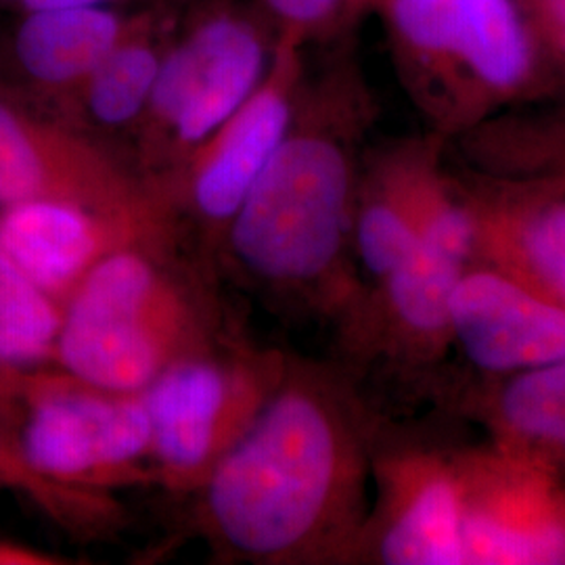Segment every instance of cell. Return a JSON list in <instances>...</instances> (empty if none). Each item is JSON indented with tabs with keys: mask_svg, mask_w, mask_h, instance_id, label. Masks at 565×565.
<instances>
[{
	"mask_svg": "<svg viewBox=\"0 0 565 565\" xmlns=\"http://www.w3.org/2000/svg\"><path fill=\"white\" fill-rule=\"evenodd\" d=\"M380 427L345 364L287 354L256 422L193 494V527L228 564H354Z\"/></svg>",
	"mask_w": 565,
	"mask_h": 565,
	"instance_id": "cell-1",
	"label": "cell"
},
{
	"mask_svg": "<svg viewBox=\"0 0 565 565\" xmlns=\"http://www.w3.org/2000/svg\"><path fill=\"white\" fill-rule=\"evenodd\" d=\"M366 102L303 78L294 118L224 233L218 264L289 310L340 323L363 287L352 258Z\"/></svg>",
	"mask_w": 565,
	"mask_h": 565,
	"instance_id": "cell-2",
	"label": "cell"
},
{
	"mask_svg": "<svg viewBox=\"0 0 565 565\" xmlns=\"http://www.w3.org/2000/svg\"><path fill=\"white\" fill-rule=\"evenodd\" d=\"M184 245L158 237L105 258L65 302L55 364L103 387L142 392L168 366L237 335L216 266Z\"/></svg>",
	"mask_w": 565,
	"mask_h": 565,
	"instance_id": "cell-3",
	"label": "cell"
},
{
	"mask_svg": "<svg viewBox=\"0 0 565 565\" xmlns=\"http://www.w3.org/2000/svg\"><path fill=\"white\" fill-rule=\"evenodd\" d=\"M0 429L57 484L102 492L158 486L142 392L103 387L60 364H0Z\"/></svg>",
	"mask_w": 565,
	"mask_h": 565,
	"instance_id": "cell-4",
	"label": "cell"
},
{
	"mask_svg": "<svg viewBox=\"0 0 565 565\" xmlns=\"http://www.w3.org/2000/svg\"><path fill=\"white\" fill-rule=\"evenodd\" d=\"M275 44L277 32L256 2L205 0L177 23L128 147L158 198L184 160L263 81Z\"/></svg>",
	"mask_w": 565,
	"mask_h": 565,
	"instance_id": "cell-5",
	"label": "cell"
},
{
	"mask_svg": "<svg viewBox=\"0 0 565 565\" xmlns=\"http://www.w3.org/2000/svg\"><path fill=\"white\" fill-rule=\"evenodd\" d=\"M476 263V228L455 182L446 177L411 249L390 275L364 289L340 321L350 371L382 364L422 373L445 359L450 296Z\"/></svg>",
	"mask_w": 565,
	"mask_h": 565,
	"instance_id": "cell-6",
	"label": "cell"
},
{
	"mask_svg": "<svg viewBox=\"0 0 565 565\" xmlns=\"http://www.w3.org/2000/svg\"><path fill=\"white\" fill-rule=\"evenodd\" d=\"M285 359L237 333L168 366L142 390L158 488L184 497L202 488L260 415Z\"/></svg>",
	"mask_w": 565,
	"mask_h": 565,
	"instance_id": "cell-7",
	"label": "cell"
},
{
	"mask_svg": "<svg viewBox=\"0 0 565 565\" xmlns=\"http://www.w3.org/2000/svg\"><path fill=\"white\" fill-rule=\"evenodd\" d=\"M303 78L302 46L277 39L252 95L160 189L182 239L214 266L228 224L289 128Z\"/></svg>",
	"mask_w": 565,
	"mask_h": 565,
	"instance_id": "cell-8",
	"label": "cell"
},
{
	"mask_svg": "<svg viewBox=\"0 0 565 565\" xmlns=\"http://www.w3.org/2000/svg\"><path fill=\"white\" fill-rule=\"evenodd\" d=\"M30 202L174 224L124 151L0 84V207Z\"/></svg>",
	"mask_w": 565,
	"mask_h": 565,
	"instance_id": "cell-9",
	"label": "cell"
},
{
	"mask_svg": "<svg viewBox=\"0 0 565 565\" xmlns=\"http://www.w3.org/2000/svg\"><path fill=\"white\" fill-rule=\"evenodd\" d=\"M465 565L565 559V471L551 457L492 440L452 452Z\"/></svg>",
	"mask_w": 565,
	"mask_h": 565,
	"instance_id": "cell-10",
	"label": "cell"
},
{
	"mask_svg": "<svg viewBox=\"0 0 565 565\" xmlns=\"http://www.w3.org/2000/svg\"><path fill=\"white\" fill-rule=\"evenodd\" d=\"M354 564L465 565L461 488L452 452L392 443L380 427L371 507Z\"/></svg>",
	"mask_w": 565,
	"mask_h": 565,
	"instance_id": "cell-11",
	"label": "cell"
},
{
	"mask_svg": "<svg viewBox=\"0 0 565 565\" xmlns=\"http://www.w3.org/2000/svg\"><path fill=\"white\" fill-rule=\"evenodd\" d=\"M404 57L427 72L455 67L478 93L499 102L527 84L534 67L524 21L511 0H369Z\"/></svg>",
	"mask_w": 565,
	"mask_h": 565,
	"instance_id": "cell-12",
	"label": "cell"
},
{
	"mask_svg": "<svg viewBox=\"0 0 565 565\" xmlns=\"http://www.w3.org/2000/svg\"><path fill=\"white\" fill-rule=\"evenodd\" d=\"M450 338L486 377L565 359V308L505 270L473 263L450 296Z\"/></svg>",
	"mask_w": 565,
	"mask_h": 565,
	"instance_id": "cell-13",
	"label": "cell"
},
{
	"mask_svg": "<svg viewBox=\"0 0 565 565\" xmlns=\"http://www.w3.org/2000/svg\"><path fill=\"white\" fill-rule=\"evenodd\" d=\"M158 237L182 235L168 221L74 203L30 202L0 207V247L63 306L105 258L132 243Z\"/></svg>",
	"mask_w": 565,
	"mask_h": 565,
	"instance_id": "cell-14",
	"label": "cell"
},
{
	"mask_svg": "<svg viewBox=\"0 0 565 565\" xmlns=\"http://www.w3.org/2000/svg\"><path fill=\"white\" fill-rule=\"evenodd\" d=\"M452 182L473 218L476 263L505 270L565 308V181Z\"/></svg>",
	"mask_w": 565,
	"mask_h": 565,
	"instance_id": "cell-15",
	"label": "cell"
},
{
	"mask_svg": "<svg viewBox=\"0 0 565 565\" xmlns=\"http://www.w3.org/2000/svg\"><path fill=\"white\" fill-rule=\"evenodd\" d=\"M15 15L0 34V84L57 114L120 41L135 11L63 7Z\"/></svg>",
	"mask_w": 565,
	"mask_h": 565,
	"instance_id": "cell-16",
	"label": "cell"
},
{
	"mask_svg": "<svg viewBox=\"0 0 565 565\" xmlns=\"http://www.w3.org/2000/svg\"><path fill=\"white\" fill-rule=\"evenodd\" d=\"M445 181L431 149L419 145L390 149L361 168L352 214V258L363 291L406 256Z\"/></svg>",
	"mask_w": 565,
	"mask_h": 565,
	"instance_id": "cell-17",
	"label": "cell"
},
{
	"mask_svg": "<svg viewBox=\"0 0 565 565\" xmlns=\"http://www.w3.org/2000/svg\"><path fill=\"white\" fill-rule=\"evenodd\" d=\"M177 23L163 0L145 2L120 41L55 116L114 147L118 139L130 147Z\"/></svg>",
	"mask_w": 565,
	"mask_h": 565,
	"instance_id": "cell-18",
	"label": "cell"
},
{
	"mask_svg": "<svg viewBox=\"0 0 565 565\" xmlns=\"http://www.w3.org/2000/svg\"><path fill=\"white\" fill-rule=\"evenodd\" d=\"M492 440L551 457L565 445V359L503 377H486L465 403Z\"/></svg>",
	"mask_w": 565,
	"mask_h": 565,
	"instance_id": "cell-19",
	"label": "cell"
},
{
	"mask_svg": "<svg viewBox=\"0 0 565 565\" xmlns=\"http://www.w3.org/2000/svg\"><path fill=\"white\" fill-rule=\"evenodd\" d=\"M0 490L15 492L44 518L81 541H105L128 524L124 503L114 492L57 484L28 463L0 431Z\"/></svg>",
	"mask_w": 565,
	"mask_h": 565,
	"instance_id": "cell-20",
	"label": "cell"
},
{
	"mask_svg": "<svg viewBox=\"0 0 565 565\" xmlns=\"http://www.w3.org/2000/svg\"><path fill=\"white\" fill-rule=\"evenodd\" d=\"M63 308L0 247V364H55Z\"/></svg>",
	"mask_w": 565,
	"mask_h": 565,
	"instance_id": "cell-21",
	"label": "cell"
},
{
	"mask_svg": "<svg viewBox=\"0 0 565 565\" xmlns=\"http://www.w3.org/2000/svg\"><path fill=\"white\" fill-rule=\"evenodd\" d=\"M256 4L273 23L277 39L303 46L312 39L329 34L369 4V0H258Z\"/></svg>",
	"mask_w": 565,
	"mask_h": 565,
	"instance_id": "cell-22",
	"label": "cell"
},
{
	"mask_svg": "<svg viewBox=\"0 0 565 565\" xmlns=\"http://www.w3.org/2000/svg\"><path fill=\"white\" fill-rule=\"evenodd\" d=\"M78 564L65 555L0 536V565H65Z\"/></svg>",
	"mask_w": 565,
	"mask_h": 565,
	"instance_id": "cell-23",
	"label": "cell"
},
{
	"mask_svg": "<svg viewBox=\"0 0 565 565\" xmlns=\"http://www.w3.org/2000/svg\"><path fill=\"white\" fill-rule=\"evenodd\" d=\"M130 2H158V0H0V9L11 13H28V11L63 9V7H124Z\"/></svg>",
	"mask_w": 565,
	"mask_h": 565,
	"instance_id": "cell-24",
	"label": "cell"
},
{
	"mask_svg": "<svg viewBox=\"0 0 565 565\" xmlns=\"http://www.w3.org/2000/svg\"><path fill=\"white\" fill-rule=\"evenodd\" d=\"M539 9L551 39L565 51V0H539Z\"/></svg>",
	"mask_w": 565,
	"mask_h": 565,
	"instance_id": "cell-25",
	"label": "cell"
},
{
	"mask_svg": "<svg viewBox=\"0 0 565 565\" xmlns=\"http://www.w3.org/2000/svg\"><path fill=\"white\" fill-rule=\"evenodd\" d=\"M553 174L557 179L565 181V132L555 147V156H553Z\"/></svg>",
	"mask_w": 565,
	"mask_h": 565,
	"instance_id": "cell-26",
	"label": "cell"
},
{
	"mask_svg": "<svg viewBox=\"0 0 565 565\" xmlns=\"http://www.w3.org/2000/svg\"><path fill=\"white\" fill-rule=\"evenodd\" d=\"M557 465L562 467L565 471V445L559 448V452H557Z\"/></svg>",
	"mask_w": 565,
	"mask_h": 565,
	"instance_id": "cell-27",
	"label": "cell"
},
{
	"mask_svg": "<svg viewBox=\"0 0 565 565\" xmlns=\"http://www.w3.org/2000/svg\"><path fill=\"white\" fill-rule=\"evenodd\" d=\"M0 431H2V429H0Z\"/></svg>",
	"mask_w": 565,
	"mask_h": 565,
	"instance_id": "cell-28",
	"label": "cell"
},
{
	"mask_svg": "<svg viewBox=\"0 0 565 565\" xmlns=\"http://www.w3.org/2000/svg\"><path fill=\"white\" fill-rule=\"evenodd\" d=\"M564 564H565V559H564Z\"/></svg>",
	"mask_w": 565,
	"mask_h": 565,
	"instance_id": "cell-29",
	"label": "cell"
}]
</instances>
